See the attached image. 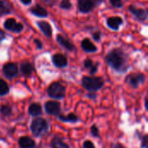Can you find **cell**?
Here are the masks:
<instances>
[{
    "label": "cell",
    "mask_w": 148,
    "mask_h": 148,
    "mask_svg": "<svg viewBox=\"0 0 148 148\" xmlns=\"http://www.w3.org/2000/svg\"><path fill=\"white\" fill-rule=\"evenodd\" d=\"M107 64L114 70L125 73L128 69L127 55L121 48H115L110 50L105 57Z\"/></svg>",
    "instance_id": "1"
},
{
    "label": "cell",
    "mask_w": 148,
    "mask_h": 148,
    "mask_svg": "<svg viewBox=\"0 0 148 148\" xmlns=\"http://www.w3.org/2000/svg\"><path fill=\"white\" fill-rule=\"evenodd\" d=\"M30 129L32 134L35 136H42L44 135L49 130V124L48 122L42 118H36L32 121L30 125Z\"/></svg>",
    "instance_id": "2"
},
{
    "label": "cell",
    "mask_w": 148,
    "mask_h": 148,
    "mask_svg": "<svg viewBox=\"0 0 148 148\" xmlns=\"http://www.w3.org/2000/svg\"><path fill=\"white\" fill-rule=\"evenodd\" d=\"M82 86L88 91H96L102 88L104 82L101 77L84 76L82 81Z\"/></svg>",
    "instance_id": "3"
},
{
    "label": "cell",
    "mask_w": 148,
    "mask_h": 148,
    "mask_svg": "<svg viewBox=\"0 0 148 148\" xmlns=\"http://www.w3.org/2000/svg\"><path fill=\"white\" fill-rule=\"evenodd\" d=\"M102 2L103 0H77V8L81 13H89Z\"/></svg>",
    "instance_id": "4"
},
{
    "label": "cell",
    "mask_w": 148,
    "mask_h": 148,
    "mask_svg": "<svg viewBox=\"0 0 148 148\" xmlns=\"http://www.w3.org/2000/svg\"><path fill=\"white\" fill-rule=\"evenodd\" d=\"M48 95L54 99H62L65 96V88L58 82H54L49 87Z\"/></svg>",
    "instance_id": "5"
},
{
    "label": "cell",
    "mask_w": 148,
    "mask_h": 148,
    "mask_svg": "<svg viewBox=\"0 0 148 148\" xmlns=\"http://www.w3.org/2000/svg\"><path fill=\"white\" fill-rule=\"evenodd\" d=\"M3 28L13 33H20L23 29V25L21 23H17L15 18H7L3 23Z\"/></svg>",
    "instance_id": "6"
},
{
    "label": "cell",
    "mask_w": 148,
    "mask_h": 148,
    "mask_svg": "<svg viewBox=\"0 0 148 148\" xmlns=\"http://www.w3.org/2000/svg\"><path fill=\"white\" fill-rule=\"evenodd\" d=\"M128 10L132 13L133 16H135V18L140 22H144L147 18V10H144L142 8H137L135 5L131 4L128 7Z\"/></svg>",
    "instance_id": "7"
},
{
    "label": "cell",
    "mask_w": 148,
    "mask_h": 148,
    "mask_svg": "<svg viewBox=\"0 0 148 148\" xmlns=\"http://www.w3.org/2000/svg\"><path fill=\"white\" fill-rule=\"evenodd\" d=\"M145 75L143 74H140V73H136V74H130L127 76L126 78V82L134 87V88H137L140 84H142L144 82H145Z\"/></svg>",
    "instance_id": "8"
},
{
    "label": "cell",
    "mask_w": 148,
    "mask_h": 148,
    "mask_svg": "<svg viewBox=\"0 0 148 148\" xmlns=\"http://www.w3.org/2000/svg\"><path fill=\"white\" fill-rule=\"evenodd\" d=\"M124 23V20L121 16H110L107 19V26L110 29H113V30H119L121 26Z\"/></svg>",
    "instance_id": "9"
},
{
    "label": "cell",
    "mask_w": 148,
    "mask_h": 148,
    "mask_svg": "<svg viewBox=\"0 0 148 148\" xmlns=\"http://www.w3.org/2000/svg\"><path fill=\"white\" fill-rule=\"evenodd\" d=\"M3 73L8 78H13L16 76L18 73L17 65L14 62H8L4 64L3 67Z\"/></svg>",
    "instance_id": "10"
},
{
    "label": "cell",
    "mask_w": 148,
    "mask_h": 148,
    "mask_svg": "<svg viewBox=\"0 0 148 148\" xmlns=\"http://www.w3.org/2000/svg\"><path fill=\"white\" fill-rule=\"evenodd\" d=\"M56 42L65 49L69 51H74L75 49V46L65 36H63L62 34H58L56 36Z\"/></svg>",
    "instance_id": "11"
},
{
    "label": "cell",
    "mask_w": 148,
    "mask_h": 148,
    "mask_svg": "<svg viewBox=\"0 0 148 148\" xmlns=\"http://www.w3.org/2000/svg\"><path fill=\"white\" fill-rule=\"evenodd\" d=\"M52 62L57 68H65L68 65V58L64 55L57 53L52 56Z\"/></svg>",
    "instance_id": "12"
},
{
    "label": "cell",
    "mask_w": 148,
    "mask_h": 148,
    "mask_svg": "<svg viewBox=\"0 0 148 148\" xmlns=\"http://www.w3.org/2000/svg\"><path fill=\"white\" fill-rule=\"evenodd\" d=\"M29 12L32 15H34L37 17H40V18H45L49 16L47 10L44 9L43 7H42L40 4H36L33 7H31L29 9Z\"/></svg>",
    "instance_id": "13"
},
{
    "label": "cell",
    "mask_w": 148,
    "mask_h": 148,
    "mask_svg": "<svg viewBox=\"0 0 148 148\" xmlns=\"http://www.w3.org/2000/svg\"><path fill=\"white\" fill-rule=\"evenodd\" d=\"M36 25L45 36L47 37L52 36V27L49 24V23L46 21H39L36 23Z\"/></svg>",
    "instance_id": "14"
},
{
    "label": "cell",
    "mask_w": 148,
    "mask_h": 148,
    "mask_svg": "<svg viewBox=\"0 0 148 148\" xmlns=\"http://www.w3.org/2000/svg\"><path fill=\"white\" fill-rule=\"evenodd\" d=\"M45 110L49 114L58 115L60 113V104L56 101H48L45 104Z\"/></svg>",
    "instance_id": "15"
},
{
    "label": "cell",
    "mask_w": 148,
    "mask_h": 148,
    "mask_svg": "<svg viewBox=\"0 0 148 148\" xmlns=\"http://www.w3.org/2000/svg\"><path fill=\"white\" fill-rule=\"evenodd\" d=\"M81 46L82 48V49L87 52V53H95L98 50V48L92 42V41L89 38H84L82 42H81Z\"/></svg>",
    "instance_id": "16"
},
{
    "label": "cell",
    "mask_w": 148,
    "mask_h": 148,
    "mask_svg": "<svg viewBox=\"0 0 148 148\" xmlns=\"http://www.w3.org/2000/svg\"><path fill=\"white\" fill-rule=\"evenodd\" d=\"M13 10L12 5L7 0H0V16L10 14Z\"/></svg>",
    "instance_id": "17"
},
{
    "label": "cell",
    "mask_w": 148,
    "mask_h": 148,
    "mask_svg": "<svg viewBox=\"0 0 148 148\" xmlns=\"http://www.w3.org/2000/svg\"><path fill=\"white\" fill-rule=\"evenodd\" d=\"M18 143H19V146L21 148H34L35 147L34 140L26 136L20 138Z\"/></svg>",
    "instance_id": "18"
},
{
    "label": "cell",
    "mask_w": 148,
    "mask_h": 148,
    "mask_svg": "<svg viewBox=\"0 0 148 148\" xmlns=\"http://www.w3.org/2000/svg\"><path fill=\"white\" fill-rule=\"evenodd\" d=\"M98 65H99V63H95L91 59H88V58L84 61V67H85V69L89 70L91 75H94L96 73V71L98 69Z\"/></svg>",
    "instance_id": "19"
},
{
    "label": "cell",
    "mask_w": 148,
    "mask_h": 148,
    "mask_svg": "<svg viewBox=\"0 0 148 148\" xmlns=\"http://www.w3.org/2000/svg\"><path fill=\"white\" fill-rule=\"evenodd\" d=\"M20 69H21V72L23 75L29 76L33 72V66L28 62H23L21 63Z\"/></svg>",
    "instance_id": "20"
},
{
    "label": "cell",
    "mask_w": 148,
    "mask_h": 148,
    "mask_svg": "<svg viewBox=\"0 0 148 148\" xmlns=\"http://www.w3.org/2000/svg\"><path fill=\"white\" fill-rule=\"evenodd\" d=\"M29 114L31 116H38L42 114V107L38 103H32L29 108Z\"/></svg>",
    "instance_id": "21"
},
{
    "label": "cell",
    "mask_w": 148,
    "mask_h": 148,
    "mask_svg": "<svg viewBox=\"0 0 148 148\" xmlns=\"http://www.w3.org/2000/svg\"><path fill=\"white\" fill-rule=\"evenodd\" d=\"M51 147L52 148H69V146L64 143L60 138L58 137H56L52 140L51 141Z\"/></svg>",
    "instance_id": "22"
},
{
    "label": "cell",
    "mask_w": 148,
    "mask_h": 148,
    "mask_svg": "<svg viewBox=\"0 0 148 148\" xmlns=\"http://www.w3.org/2000/svg\"><path fill=\"white\" fill-rule=\"evenodd\" d=\"M58 119L60 121H65V122H76V121H78V117L76 115H75L74 114H69L67 116L58 114Z\"/></svg>",
    "instance_id": "23"
},
{
    "label": "cell",
    "mask_w": 148,
    "mask_h": 148,
    "mask_svg": "<svg viewBox=\"0 0 148 148\" xmlns=\"http://www.w3.org/2000/svg\"><path fill=\"white\" fill-rule=\"evenodd\" d=\"M8 92H9L8 84L3 79H0V95H4Z\"/></svg>",
    "instance_id": "24"
},
{
    "label": "cell",
    "mask_w": 148,
    "mask_h": 148,
    "mask_svg": "<svg viewBox=\"0 0 148 148\" xmlns=\"http://www.w3.org/2000/svg\"><path fill=\"white\" fill-rule=\"evenodd\" d=\"M60 8L62 10H70L72 8V3L69 0H62L60 3Z\"/></svg>",
    "instance_id": "25"
},
{
    "label": "cell",
    "mask_w": 148,
    "mask_h": 148,
    "mask_svg": "<svg viewBox=\"0 0 148 148\" xmlns=\"http://www.w3.org/2000/svg\"><path fill=\"white\" fill-rule=\"evenodd\" d=\"M0 113L2 114V115H4V116H8L11 114V108L10 106H7V105H3L0 108Z\"/></svg>",
    "instance_id": "26"
},
{
    "label": "cell",
    "mask_w": 148,
    "mask_h": 148,
    "mask_svg": "<svg viewBox=\"0 0 148 148\" xmlns=\"http://www.w3.org/2000/svg\"><path fill=\"white\" fill-rule=\"evenodd\" d=\"M109 2L114 8H121L123 6L122 0H109Z\"/></svg>",
    "instance_id": "27"
},
{
    "label": "cell",
    "mask_w": 148,
    "mask_h": 148,
    "mask_svg": "<svg viewBox=\"0 0 148 148\" xmlns=\"http://www.w3.org/2000/svg\"><path fill=\"white\" fill-rule=\"evenodd\" d=\"M101 36H102V34H101V32L100 30L95 31V32H94V33L92 34V37H93V39H94L95 42H100L101 39Z\"/></svg>",
    "instance_id": "28"
},
{
    "label": "cell",
    "mask_w": 148,
    "mask_h": 148,
    "mask_svg": "<svg viewBox=\"0 0 148 148\" xmlns=\"http://www.w3.org/2000/svg\"><path fill=\"white\" fill-rule=\"evenodd\" d=\"M91 133H92V135L95 136V137L99 136V130L96 127V126H92L91 127Z\"/></svg>",
    "instance_id": "29"
},
{
    "label": "cell",
    "mask_w": 148,
    "mask_h": 148,
    "mask_svg": "<svg viewBox=\"0 0 148 148\" xmlns=\"http://www.w3.org/2000/svg\"><path fill=\"white\" fill-rule=\"evenodd\" d=\"M83 147L84 148H95V145L90 141V140H86L83 143Z\"/></svg>",
    "instance_id": "30"
},
{
    "label": "cell",
    "mask_w": 148,
    "mask_h": 148,
    "mask_svg": "<svg viewBox=\"0 0 148 148\" xmlns=\"http://www.w3.org/2000/svg\"><path fill=\"white\" fill-rule=\"evenodd\" d=\"M34 43L36 44V49H42V42L39 40V39H34Z\"/></svg>",
    "instance_id": "31"
},
{
    "label": "cell",
    "mask_w": 148,
    "mask_h": 148,
    "mask_svg": "<svg viewBox=\"0 0 148 148\" xmlns=\"http://www.w3.org/2000/svg\"><path fill=\"white\" fill-rule=\"evenodd\" d=\"M148 137L147 135H145L143 137V140H142V144H141V147L144 148H147L148 145Z\"/></svg>",
    "instance_id": "32"
},
{
    "label": "cell",
    "mask_w": 148,
    "mask_h": 148,
    "mask_svg": "<svg viewBox=\"0 0 148 148\" xmlns=\"http://www.w3.org/2000/svg\"><path fill=\"white\" fill-rule=\"evenodd\" d=\"M4 38H5V33L0 29V43L3 40H4Z\"/></svg>",
    "instance_id": "33"
},
{
    "label": "cell",
    "mask_w": 148,
    "mask_h": 148,
    "mask_svg": "<svg viewBox=\"0 0 148 148\" xmlns=\"http://www.w3.org/2000/svg\"><path fill=\"white\" fill-rule=\"evenodd\" d=\"M20 2L23 4V5H29L32 2V0H20Z\"/></svg>",
    "instance_id": "34"
},
{
    "label": "cell",
    "mask_w": 148,
    "mask_h": 148,
    "mask_svg": "<svg viewBox=\"0 0 148 148\" xmlns=\"http://www.w3.org/2000/svg\"><path fill=\"white\" fill-rule=\"evenodd\" d=\"M112 148H125V147L120 143H116V144L112 145Z\"/></svg>",
    "instance_id": "35"
},
{
    "label": "cell",
    "mask_w": 148,
    "mask_h": 148,
    "mask_svg": "<svg viewBox=\"0 0 148 148\" xmlns=\"http://www.w3.org/2000/svg\"><path fill=\"white\" fill-rule=\"evenodd\" d=\"M45 1H48V0H45Z\"/></svg>",
    "instance_id": "36"
}]
</instances>
